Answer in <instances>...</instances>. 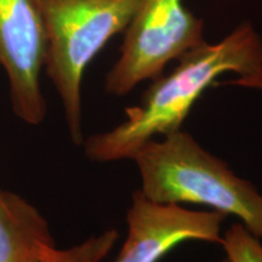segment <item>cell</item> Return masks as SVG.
I'll list each match as a JSON object with an SVG mask.
<instances>
[{
    "mask_svg": "<svg viewBox=\"0 0 262 262\" xmlns=\"http://www.w3.org/2000/svg\"><path fill=\"white\" fill-rule=\"evenodd\" d=\"M165 77L156 78L141 103L125 110V120L112 130L84 139V155L91 162L133 159L141 147L181 129L202 94L221 74H262V39L253 26L243 24L217 44L203 42L179 58Z\"/></svg>",
    "mask_w": 262,
    "mask_h": 262,
    "instance_id": "cell-1",
    "label": "cell"
},
{
    "mask_svg": "<svg viewBox=\"0 0 262 262\" xmlns=\"http://www.w3.org/2000/svg\"><path fill=\"white\" fill-rule=\"evenodd\" d=\"M163 137L149 140L133 157L143 195L159 204L191 203L237 216L262 239V194L253 183L235 175L187 131Z\"/></svg>",
    "mask_w": 262,
    "mask_h": 262,
    "instance_id": "cell-2",
    "label": "cell"
},
{
    "mask_svg": "<svg viewBox=\"0 0 262 262\" xmlns=\"http://www.w3.org/2000/svg\"><path fill=\"white\" fill-rule=\"evenodd\" d=\"M44 26L45 71L63 104L71 140L81 145V81L88 64L125 31L142 0H33Z\"/></svg>",
    "mask_w": 262,
    "mask_h": 262,
    "instance_id": "cell-3",
    "label": "cell"
},
{
    "mask_svg": "<svg viewBox=\"0 0 262 262\" xmlns=\"http://www.w3.org/2000/svg\"><path fill=\"white\" fill-rule=\"evenodd\" d=\"M203 42V21L182 0H142L125 29L120 57L107 73L104 89L126 95L141 81L160 77L170 61Z\"/></svg>",
    "mask_w": 262,
    "mask_h": 262,
    "instance_id": "cell-4",
    "label": "cell"
},
{
    "mask_svg": "<svg viewBox=\"0 0 262 262\" xmlns=\"http://www.w3.org/2000/svg\"><path fill=\"white\" fill-rule=\"evenodd\" d=\"M45 50L44 26L33 0H0V66L12 111L28 125H39L47 117L40 86Z\"/></svg>",
    "mask_w": 262,
    "mask_h": 262,
    "instance_id": "cell-5",
    "label": "cell"
},
{
    "mask_svg": "<svg viewBox=\"0 0 262 262\" xmlns=\"http://www.w3.org/2000/svg\"><path fill=\"white\" fill-rule=\"evenodd\" d=\"M227 216L219 211H195L179 204H159L136 191L127 210V234L113 262H158L188 241L221 244V225Z\"/></svg>",
    "mask_w": 262,
    "mask_h": 262,
    "instance_id": "cell-6",
    "label": "cell"
},
{
    "mask_svg": "<svg viewBox=\"0 0 262 262\" xmlns=\"http://www.w3.org/2000/svg\"><path fill=\"white\" fill-rule=\"evenodd\" d=\"M55 245L50 226L24 196L0 191V262H45Z\"/></svg>",
    "mask_w": 262,
    "mask_h": 262,
    "instance_id": "cell-7",
    "label": "cell"
},
{
    "mask_svg": "<svg viewBox=\"0 0 262 262\" xmlns=\"http://www.w3.org/2000/svg\"><path fill=\"white\" fill-rule=\"evenodd\" d=\"M118 238L117 229H107L68 249L54 247L48 251L45 262H102L114 248Z\"/></svg>",
    "mask_w": 262,
    "mask_h": 262,
    "instance_id": "cell-8",
    "label": "cell"
},
{
    "mask_svg": "<svg viewBox=\"0 0 262 262\" xmlns=\"http://www.w3.org/2000/svg\"><path fill=\"white\" fill-rule=\"evenodd\" d=\"M221 245L228 262H262L261 239L251 234L242 222L227 229Z\"/></svg>",
    "mask_w": 262,
    "mask_h": 262,
    "instance_id": "cell-9",
    "label": "cell"
},
{
    "mask_svg": "<svg viewBox=\"0 0 262 262\" xmlns=\"http://www.w3.org/2000/svg\"><path fill=\"white\" fill-rule=\"evenodd\" d=\"M221 85H238V86L243 88H250V89H256L262 91V74L254 75V77H239L238 79L231 80V81H224V83H220Z\"/></svg>",
    "mask_w": 262,
    "mask_h": 262,
    "instance_id": "cell-10",
    "label": "cell"
},
{
    "mask_svg": "<svg viewBox=\"0 0 262 262\" xmlns=\"http://www.w3.org/2000/svg\"><path fill=\"white\" fill-rule=\"evenodd\" d=\"M0 191H2V188H0Z\"/></svg>",
    "mask_w": 262,
    "mask_h": 262,
    "instance_id": "cell-11",
    "label": "cell"
}]
</instances>
